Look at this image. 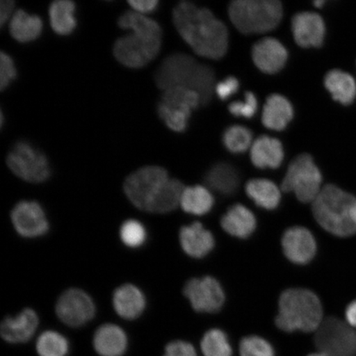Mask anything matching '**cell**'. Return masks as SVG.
Returning <instances> with one entry per match:
<instances>
[{
	"label": "cell",
	"instance_id": "obj_1",
	"mask_svg": "<svg viewBox=\"0 0 356 356\" xmlns=\"http://www.w3.org/2000/svg\"><path fill=\"white\" fill-rule=\"evenodd\" d=\"M172 21L184 42L195 54L220 60L229 49V31L207 8L182 1L173 8Z\"/></svg>",
	"mask_w": 356,
	"mask_h": 356
},
{
	"label": "cell",
	"instance_id": "obj_2",
	"mask_svg": "<svg viewBox=\"0 0 356 356\" xmlns=\"http://www.w3.org/2000/svg\"><path fill=\"white\" fill-rule=\"evenodd\" d=\"M118 25L131 33L114 44L113 53L120 63L140 69L152 61L161 48L163 31L157 22L134 11L119 17Z\"/></svg>",
	"mask_w": 356,
	"mask_h": 356
},
{
	"label": "cell",
	"instance_id": "obj_3",
	"mask_svg": "<svg viewBox=\"0 0 356 356\" xmlns=\"http://www.w3.org/2000/svg\"><path fill=\"white\" fill-rule=\"evenodd\" d=\"M158 88L163 91L186 88L198 93L202 106L210 104L216 89V74L211 66L199 63L184 53L168 56L154 74Z\"/></svg>",
	"mask_w": 356,
	"mask_h": 356
},
{
	"label": "cell",
	"instance_id": "obj_4",
	"mask_svg": "<svg viewBox=\"0 0 356 356\" xmlns=\"http://www.w3.org/2000/svg\"><path fill=\"white\" fill-rule=\"evenodd\" d=\"M323 322V309L319 298L305 289H289L279 300L275 324L286 332L317 331Z\"/></svg>",
	"mask_w": 356,
	"mask_h": 356
},
{
	"label": "cell",
	"instance_id": "obj_5",
	"mask_svg": "<svg viewBox=\"0 0 356 356\" xmlns=\"http://www.w3.org/2000/svg\"><path fill=\"white\" fill-rule=\"evenodd\" d=\"M355 197L332 184L320 191L313 202L315 220L327 232L346 238L356 233V226L351 217Z\"/></svg>",
	"mask_w": 356,
	"mask_h": 356
},
{
	"label": "cell",
	"instance_id": "obj_6",
	"mask_svg": "<svg viewBox=\"0 0 356 356\" xmlns=\"http://www.w3.org/2000/svg\"><path fill=\"white\" fill-rule=\"evenodd\" d=\"M235 28L246 35L270 32L283 17V6L277 0H235L229 6Z\"/></svg>",
	"mask_w": 356,
	"mask_h": 356
},
{
	"label": "cell",
	"instance_id": "obj_7",
	"mask_svg": "<svg viewBox=\"0 0 356 356\" xmlns=\"http://www.w3.org/2000/svg\"><path fill=\"white\" fill-rule=\"evenodd\" d=\"M323 176L309 154L293 159L282 184L284 193H292L302 203L313 202L322 190Z\"/></svg>",
	"mask_w": 356,
	"mask_h": 356
},
{
	"label": "cell",
	"instance_id": "obj_8",
	"mask_svg": "<svg viewBox=\"0 0 356 356\" xmlns=\"http://www.w3.org/2000/svg\"><path fill=\"white\" fill-rule=\"evenodd\" d=\"M169 179L166 169L162 167H143L127 177L124 194L136 208L150 212Z\"/></svg>",
	"mask_w": 356,
	"mask_h": 356
},
{
	"label": "cell",
	"instance_id": "obj_9",
	"mask_svg": "<svg viewBox=\"0 0 356 356\" xmlns=\"http://www.w3.org/2000/svg\"><path fill=\"white\" fill-rule=\"evenodd\" d=\"M6 162L13 173L30 184H42L51 176L47 156L29 142L20 141L13 146Z\"/></svg>",
	"mask_w": 356,
	"mask_h": 356
},
{
	"label": "cell",
	"instance_id": "obj_10",
	"mask_svg": "<svg viewBox=\"0 0 356 356\" xmlns=\"http://www.w3.org/2000/svg\"><path fill=\"white\" fill-rule=\"evenodd\" d=\"M314 344L327 356H356V332L339 318H327L316 331Z\"/></svg>",
	"mask_w": 356,
	"mask_h": 356
},
{
	"label": "cell",
	"instance_id": "obj_11",
	"mask_svg": "<svg viewBox=\"0 0 356 356\" xmlns=\"http://www.w3.org/2000/svg\"><path fill=\"white\" fill-rule=\"evenodd\" d=\"M56 313L62 323L71 327L83 326L95 317L96 307L86 291L77 288L61 293L56 305Z\"/></svg>",
	"mask_w": 356,
	"mask_h": 356
},
{
	"label": "cell",
	"instance_id": "obj_12",
	"mask_svg": "<svg viewBox=\"0 0 356 356\" xmlns=\"http://www.w3.org/2000/svg\"><path fill=\"white\" fill-rule=\"evenodd\" d=\"M184 293L198 313H218L225 304L224 289L219 282L211 277L189 280L185 284Z\"/></svg>",
	"mask_w": 356,
	"mask_h": 356
},
{
	"label": "cell",
	"instance_id": "obj_13",
	"mask_svg": "<svg viewBox=\"0 0 356 356\" xmlns=\"http://www.w3.org/2000/svg\"><path fill=\"white\" fill-rule=\"evenodd\" d=\"M13 228L22 237H42L49 230V222L41 204L33 200H22L11 211Z\"/></svg>",
	"mask_w": 356,
	"mask_h": 356
},
{
	"label": "cell",
	"instance_id": "obj_14",
	"mask_svg": "<svg viewBox=\"0 0 356 356\" xmlns=\"http://www.w3.org/2000/svg\"><path fill=\"white\" fill-rule=\"evenodd\" d=\"M291 30L296 42L302 48H319L324 42L326 26L317 13H297L291 21Z\"/></svg>",
	"mask_w": 356,
	"mask_h": 356
},
{
	"label": "cell",
	"instance_id": "obj_15",
	"mask_svg": "<svg viewBox=\"0 0 356 356\" xmlns=\"http://www.w3.org/2000/svg\"><path fill=\"white\" fill-rule=\"evenodd\" d=\"M282 244L284 255L293 264L298 265L308 264L317 252L314 235L301 226L287 229L283 235Z\"/></svg>",
	"mask_w": 356,
	"mask_h": 356
},
{
	"label": "cell",
	"instance_id": "obj_16",
	"mask_svg": "<svg viewBox=\"0 0 356 356\" xmlns=\"http://www.w3.org/2000/svg\"><path fill=\"white\" fill-rule=\"evenodd\" d=\"M288 57L286 47L274 38H262L252 49L253 63L265 74L279 73L286 66Z\"/></svg>",
	"mask_w": 356,
	"mask_h": 356
},
{
	"label": "cell",
	"instance_id": "obj_17",
	"mask_svg": "<svg viewBox=\"0 0 356 356\" xmlns=\"http://www.w3.org/2000/svg\"><path fill=\"white\" fill-rule=\"evenodd\" d=\"M39 318L37 313L29 308L24 309L20 314L3 320L0 333L3 339L10 343H24L32 338L37 331Z\"/></svg>",
	"mask_w": 356,
	"mask_h": 356
},
{
	"label": "cell",
	"instance_id": "obj_18",
	"mask_svg": "<svg viewBox=\"0 0 356 356\" xmlns=\"http://www.w3.org/2000/svg\"><path fill=\"white\" fill-rule=\"evenodd\" d=\"M113 305L120 317L134 320L144 313L146 299L144 293L135 284H124L115 289Z\"/></svg>",
	"mask_w": 356,
	"mask_h": 356
},
{
	"label": "cell",
	"instance_id": "obj_19",
	"mask_svg": "<svg viewBox=\"0 0 356 356\" xmlns=\"http://www.w3.org/2000/svg\"><path fill=\"white\" fill-rule=\"evenodd\" d=\"M179 240L182 250L191 257L202 258L215 247V239L210 231L199 222H195L180 229Z\"/></svg>",
	"mask_w": 356,
	"mask_h": 356
},
{
	"label": "cell",
	"instance_id": "obj_20",
	"mask_svg": "<svg viewBox=\"0 0 356 356\" xmlns=\"http://www.w3.org/2000/svg\"><path fill=\"white\" fill-rule=\"evenodd\" d=\"M250 157L253 165L257 168L277 169L284 161L283 145L277 138L261 136L253 142Z\"/></svg>",
	"mask_w": 356,
	"mask_h": 356
},
{
	"label": "cell",
	"instance_id": "obj_21",
	"mask_svg": "<svg viewBox=\"0 0 356 356\" xmlns=\"http://www.w3.org/2000/svg\"><path fill=\"white\" fill-rule=\"evenodd\" d=\"M293 108L286 97L273 93L267 97L261 113V122L271 131H282L293 118Z\"/></svg>",
	"mask_w": 356,
	"mask_h": 356
},
{
	"label": "cell",
	"instance_id": "obj_22",
	"mask_svg": "<svg viewBox=\"0 0 356 356\" xmlns=\"http://www.w3.org/2000/svg\"><path fill=\"white\" fill-rule=\"evenodd\" d=\"M127 345L126 332L113 323L102 325L93 337V346L101 356H122L126 353Z\"/></svg>",
	"mask_w": 356,
	"mask_h": 356
},
{
	"label": "cell",
	"instance_id": "obj_23",
	"mask_svg": "<svg viewBox=\"0 0 356 356\" xmlns=\"http://www.w3.org/2000/svg\"><path fill=\"white\" fill-rule=\"evenodd\" d=\"M207 188L225 197L233 195L239 188V173L232 164L219 162L209 169L204 175Z\"/></svg>",
	"mask_w": 356,
	"mask_h": 356
},
{
	"label": "cell",
	"instance_id": "obj_24",
	"mask_svg": "<svg viewBox=\"0 0 356 356\" xmlns=\"http://www.w3.org/2000/svg\"><path fill=\"white\" fill-rule=\"evenodd\" d=\"M221 226L225 232L238 238H248L257 227L255 216L246 207L235 204L222 217Z\"/></svg>",
	"mask_w": 356,
	"mask_h": 356
},
{
	"label": "cell",
	"instance_id": "obj_25",
	"mask_svg": "<svg viewBox=\"0 0 356 356\" xmlns=\"http://www.w3.org/2000/svg\"><path fill=\"white\" fill-rule=\"evenodd\" d=\"M43 22L41 17L29 15L19 10L15 13L10 21V33L12 38L20 43H29L41 35Z\"/></svg>",
	"mask_w": 356,
	"mask_h": 356
},
{
	"label": "cell",
	"instance_id": "obj_26",
	"mask_svg": "<svg viewBox=\"0 0 356 356\" xmlns=\"http://www.w3.org/2000/svg\"><path fill=\"white\" fill-rule=\"evenodd\" d=\"M324 86L332 99L343 105L353 104L356 97V83L348 73L332 70L325 75Z\"/></svg>",
	"mask_w": 356,
	"mask_h": 356
},
{
	"label": "cell",
	"instance_id": "obj_27",
	"mask_svg": "<svg viewBox=\"0 0 356 356\" xmlns=\"http://www.w3.org/2000/svg\"><path fill=\"white\" fill-rule=\"evenodd\" d=\"M248 197L252 199L257 207L266 210H275L279 206L282 194L277 185L265 178H254L247 182L245 186Z\"/></svg>",
	"mask_w": 356,
	"mask_h": 356
},
{
	"label": "cell",
	"instance_id": "obj_28",
	"mask_svg": "<svg viewBox=\"0 0 356 356\" xmlns=\"http://www.w3.org/2000/svg\"><path fill=\"white\" fill-rule=\"evenodd\" d=\"M75 6L70 0H57L49 8L50 24L54 32L60 35H68L77 26L74 17Z\"/></svg>",
	"mask_w": 356,
	"mask_h": 356
},
{
	"label": "cell",
	"instance_id": "obj_29",
	"mask_svg": "<svg viewBox=\"0 0 356 356\" xmlns=\"http://www.w3.org/2000/svg\"><path fill=\"white\" fill-rule=\"evenodd\" d=\"M215 200L207 186H193L185 188L180 207L186 213L194 216H204L210 212Z\"/></svg>",
	"mask_w": 356,
	"mask_h": 356
},
{
	"label": "cell",
	"instance_id": "obj_30",
	"mask_svg": "<svg viewBox=\"0 0 356 356\" xmlns=\"http://www.w3.org/2000/svg\"><path fill=\"white\" fill-rule=\"evenodd\" d=\"M159 104L173 110L191 113L202 106L197 92L186 88H173L163 91Z\"/></svg>",
	"mask_w": 356,
	"mask_h": 356
},
{
	"label": "cell",
	"instance_id": "obj_31",
	"mask_svg": "<svg viewBox=\"0 0 356 356\" xmlns=\"http://www.w3.org/2000/svg\"><path fill=\"white\" fill-rule=\"evenodd\" d=\"M253 133L250 129L233 124L225 129L222 133V141L229 152L239 154L246 152L253 144Z\"/></svg>",
	"mask_w": 356,
	"mask_h": 356
},
{
	"label": "cell",
	"instance_id": "obj_32",
	"mask_svg": "<svg viewBox=\"0 0 356 356\" xmlns=\"http://www.w3.org/2000/svg\"><path fill=\"white\" fill-rule=\"evenodd\" d=\"M185 186L175 178H170L156 200L150 213H166L173 211L180 206L182 193Z\"/></svg>",
	"mask_w": 356,
	"mask_h": 356
},
{
	"label": "cell",
	"instance_id": "obj_33",
	"mask_svg": "<svg viewBox=\"0 0 356 356\" xmlns=\"http://www.w3.org/2000/svg\"><path fill=\"white\" fill-rule=\"evenodd\" d=\"M200 346L204 356L233 355V349L229 337L220 329H211L204 333Z\"/></svg>",
	"mask_w": 356,
	"mask_h": 356
},
{
	"label": "cell",
	"instance_id": "obj_34",
	"mask_svg": "<svg viewBox=\"0 0 356 356\" xmlns=\"http://www.w3.org/2000/svg\"><path fill=\"white\" fill-rule=\"evenodd\" d=\"M37 351L39 356H66L69 353V342L59 332L47 331L38 337Z\"/></svg>",
	"mask_w": 356,
	"mask_h": 356
},
{
	"label": "cell",
	"instance_id": "obj_35",
	"mask_svg": "<svg viewBox=\"0 0 356 356\" xmlns=\"http://www.w3.org/2000/svg\"><path fill=\"white\" fill-rule=\"evenodd\" d=\"M119 234L122 242L131 248L143 246L147 239L145 227L136 220L124 221L120 228Z\"/></svg>",
	"mask_w": 356,
	"mask_h": 356
},
{
	"label": "cell",
	"instance_id": "obj_36",
	"mask_svg": "<svg viewBox=\"0 0 356 356\" xmlns=\"http://www.w3.org/2000/svg\"><path fill=\"white\" fill-rule=\"evenodd\" d=\"M241 356H275L273 345L261 337H243L239 346Z\"/></svg>",
	"mask_w": 356,
	"mask_h": 356
},
{
	"label": "cell",
	"instance_id": "obj_37",
	"mask_svg": "<svg viewBox=\"0 0 356 356\" xmlns=\"http://www.w3.org/2000/svg\"><path fill=\"white\" fill-rule=\"evenodd\" d=\"M158 113L160 119L175 132H184L188 127L191 114L184 111L173 110L162 105L158 106Z\"/></svg>",
	"mask_w": 356,
	"mask_h": 356
},
{
	"label": "cell",
	"instance_id": "obj_38",
	"mask_svg": "<svg viewBox=\"0 0 356 356\" xmlns=\"http://www.w3.org/2000/svg\"><path fill=\"white\" fill-rule=\"evenodd\" d=\"M258 108V101L252 92L245 93L243 101L233 102L229 105V111L235 118L252 119Z\"/></svg>",
	"mask_w": 356,
	"mask_h": 356
},
{
	"label": "cell",
	"instance_id": "obj_39",
	"mask_svg": "<svg viewBox=\"0 0 356 356\" xmlns=\"http://www.w3.org/2000/svg\"><path fill=\"white\" fill-rule=\"evenodd\" d=\"M17 70L12 58L1 52L0 54V88L3 91L16 79Z\"/></svg>",
	"mask_w": 356,
	"mask_h": 356
},
{
	"label": "cell",
	"instance_id": "obj_40",
	"mask_svg": "<svg viewBox=\"0 0 356 356\" xmlns=\"http://www.w3.org/2000/svg\"><path fill=\"white\" fill-rule=\"evenodd\" d=\"M239 87L238 79L234 76H229L216 84L215 92L220 99L225 101L234 95L238 91Z\"/></svg>",
	"mask_w": 356,
	"mask_h": 356
},
{
	"label": "cell",
	"instance_id": "obj_41",
	"mask_svg": "<svg viewBox=\"0 0 356 356\" xmlns=\"http://www.w3.org/2000/svg\"><path fill=\"white\" fill-rule=\"evenodd\" d=\"M163 356H197L195 347L184 341H175L166 346Z\"/></svg>",
	"mask_w": 356,
	"mask_h": 356
},
{
	"label": "cell",
	"instance_id": "obj_42",
	"mask_svg": "<svg viewBox=\"0 0 356 356\" xmlns=\"http://www.w3.org/2000/svg\"><path fill=\"white\" fill-rule=\"evenodd\" d=\"M128 3L134 12L145 16L157 10L159 6L157 0H130Z\"/></svg>",
	"mask_w": 356,
	"mask_h": 356
},
{
	"label": "cell",
	"instance_id": "obj_43",
	"mask_svg": "<svg viewBox=\"0 0 356 356\" xmlns=\"http://www.w3.org/2000/svg\"><path fill=\"white\" fill-rule=\"evenodd\" d=\"M15 2L11 0H1L0 2V24L3 26L8 21H10L15 12Z\"/></svg>",
	"mask_w": 356,
	"mask_h": 356
},
{
	"label": "cell",
	"instance_id": "obj_44",
	"mask_svg": "<svg viewBox=\"0 0 356 356\" xmlns=\"http://www.w3.org/2000/svg\"><path fill=\"white\" fill-rule=\"evenodd\" d=\"M346 318L350 327L356 329V300L351 302L346 309Z\"/></svg>",
	"mask_w": 356,
	"mask_h": 356
},
{
	"label": "cell",
	"instance_id": "obj_45",
	"mask_svg": "<svg viewBox=\"0 0 356 356\" xmlns=\"http://www.w3.org/2000/svg\"><path fill=\"white\" fill-rule=\"evenodd\" d=\"M351 217H353V220L356 226V198L354 200L353 208H351Z\"/></svg>",
	"mask_w": 356,
	"mask_h": 356
},
{
	"label": "cell",
	"instance_id": "obj_46",
	"mask_svg": "<svg viewBox=\"0 0 356 356\" xmlns=\"http://www.w3.org/2000/svg\"><path fill=\"white\" fill-rule=\"evenodd\" d=\"M314 3L316 7L321 8L324 6L325 1L323 0H318V1H315Z\"/></svg>",
	"mask_w": 356,
	"mask_h": 356
},
{
	"label": "cell",
	"instance_id": "obj_47",
	"mask_svg": "<svg viewBox=\"0 0 356 356\" xmlns=\"http://www.w3.org/2000/svg\"><path fill=\"white\" fill-rule=\"evenodd\" d=\"M308 356H327V355H325L322 353H314V354H311V355H309Z\"/></svg>",
	"mask_w": 356,
	"mask_h": 356
}]
</instances>
